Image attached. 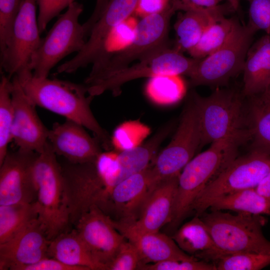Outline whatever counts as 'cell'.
Returning a JSON list of instances; mask_svg holds the SVG:
<instances>
[{
    "label": "cell",
    "mask_w": 270,
    "mask_h": 270,
    "mask_svg": "<svg viewBox=\"0 0 270 270\" xmlns=\"http://www.w3.org/2000/svg\"><path fill=\"white\" fill-rule=\"evenodd\" d=\"M16 76L34 105L81 124L92 132L105 150L112 149L111 136L92 112L90 103L94 97L88 94L84 83L36 78L30 69Z\"/></svg>",
    "instance_id": "cell-1"
},
{
    "label": "cell",
    "mask_w": 270,
    "mask_h": 270,
    "mask_svg": "<svg viewBox=\"0 0 270 270\" xmlns=\"http://www.w3.org/2000/svg\"><path fill=\"white\" fill-rule=\"evenodd\" d=\"M244 134L210 144L206 150L195 156L178 177V186L170 227L176 228L192 211L202 192L238 156L240 144L248 139Z\"/></svg>",
    "instance_id": "cell-2"
},
{
    "label": "cell",
    "mask_w": 270,
    "mask_h": 270,
    "mask_svg": "<svg viewBox=\"0 0 270 270\" xmlns=\"http://www.w3.org/2000/svg\"><path fill=\"white\" fill-rule=\"evenodd\" d=\"M48 140L33 166L38 220L50 240L68 230L70 224L61 166Z\"/></svg>",
    "instance_id": "cell-3"
},
{
    "label": "cell",
    "mask_w": 270,
    "mask_h": 270,
    "mask_svg": "<svg viewBox=\"0 0 270 270\" xmlns=\"http://www.w3.org/2000/svg\"><path fill=\"white\" fill-rule=\"evenodd\" d=\"M216 246L226 254L250 252L270 254V241L262 228L266 219L260 214L222 210L204 212L200 216Z\"/></svg>",
    "instance_id": "cell-4"
},
{
    "label": "cell",
    "mask_w": 270,
    "mask_h": 270,
    "mask_svg": "<svg viewBox=\"0 0 270 270\" xmlns=\"http://www.w3.org/2000/svg\"><path fill=\"white\" fill-rule=\"evenodd\" d=\"M200 59L190 58L168 46L160 48L140 59L132 66L110 73L86 86L92 97L110 92L118 96L124 84L142 78L165 75H186L192 74Z\"/></svg>",
    "instance_id": "cell-5"
},
{
    "label": "cell",
    "mask_w": 270,
    "mask_h": 270,
    "mask_svg": "<svg viewBox=\"0 0 270 270\" xmlns=\"http://www.w3.org/2000/svg\"><path fill=\"white\" fill-rule=\"evenodd\" d=\"M201 133L200 147L231 136L248 134L244 127V108L239 94L218 89L207 96L194 93Z\"/></svg>",
    "instance_id": "cell-6"
},
{
    "label": "cell",
    "mask_w": 270,
    "mask_h": 270,
    "mask_svg": "<svg viewBox=\"0 0 270 270\" xmlns=\"http://www.w3.org/2000/svg\"><path fill=\"white\" fill-rule=\"evenodd\" d=\"M83 10L82 4L76 2L72 3L42 38L28 65L34 76L48 78L60 60L82 49L87 40L82 24L78 21Z\"/></svg>",
    "instance_id": "cell-7"
},
{
    "label": "cell",
    "mask_w": 270,
    "mask_h": 270,
    "mask_svg": "<svg viewBox=\"0 0 270 270\" xmlns=\"http://www.w3.org/2000/svg\"><path fill=\"white\" fill-rule=\"evenodd\" d=\"M200 146L198 112L190 97L170 142L156 156L148 168L150 190L164 180L178 176Z\"/></svg>",
    "instance_id": "cell-8"
},
{
    "label": "cell",
    "mask_w": 270,
    "mask_h": 270,
    "mask_svg": "<svg viewBox=\"0 0 270 270\" xmlns=\"http://www.w3.org/2000/svg\"><path fill=\"white\" fill-rule=\"evenodd\" d=\"M270 172V155L256 150L237 156L202 192L192 211L200 216L217 199L230 194L256 188Z\"/></svg>",
    "instance_id": "cell-9"
},
{
    "label": "cell",
    "mask_w": 270,
    "mask_h": 270,
    "mask_svg": "<svg viewBox=\"0 0 270 270\" xmlns=\"http://www.w3.org/2000/svg\"><path fill=\"white\" fill-rule=\"evenodd\" d=\"M175 12L170 4L162 12L142 18L138 22L136 37L130 46L114 54L98 69L91 70L84 83L88 84L168 46L170 21Z\"/></svg>",
    "instance_id": "cell-10"
},
{
    "label": "cell",
    "mask_w": 270,
    "mask_h": 270,
    "mask_svg": "<svg viewBox=\"0 0 270 270\" xmlns=\"http://www.w3.org/2000/svg\"><path fill=\"white\" fill-rule=\"evenodd\" d=\"M254 34L240 24L226 44L200 60L188 76L191 85H223L242 72Z\"/></svg>",
    "instance_id": "cell-11"
},
{
    "label": "cell",
    "mask_w": 270,
    "mask_h": 270,
    "mask_svg": "<svg viewBox=\"0 0 270 270\" xmlns=\"http://www.w3.org/2000/svg\"><path fill=\"white\" fill-rule=\"evenodd\" d=\"M94 162L74 164L66 161L60 165L70 224L75 225L93 206L104 212L106 210L110 196Z\"/></svg>",
    "instance_id": "cell-12"
},
{
    "label": "cell",
    "mask_w": 270,
    "mask_h": 270,
    "mask_svg": "<svg viewBox=\"0 0 270 270\" xmlns=\"http://www.w3.org/2000/svg\"><path fill=\"white\" fill-rule=\"evenodd\" d=\"M36 0H24L14 24L10 42L0 54V68L10 78L26 69L40 46Z\"/></svg>",
    "instance_id": "cell-13"
},
{
    "label": "cell",
    "mask_w": 270,
    "mask_h": 270,
    "mask_svg": "<svg viewBox=\"0 0 270 270\" xmlns=\"http://www.w3.org/2000/svg\"><path fill=\"white\" fill-rule=\"evenodd\" d=\"M38 154L20 148L8 150L0 164V205L36 202L33 166Z\"/></svg>",
    "instance_id": "cell-14"
},
{
    "label": "cell",
    "mask_w": 270,
    "mask_h": 270,
    "mask_svg": "<svg viewBox=\"0 0 270 270\" xmlns=\"http://www.w3.org/2000/svg\"><path fill=\"white\" fill-rule=\"evenodd\" d=\"M14 110L12 141L18 148L41 152L48 138L49 129L42 122L33 102L25 93L16 75L10 82Z\"/></svg>",
    "instance_id": "cell-15"
},
{
    "label": "cell",
    "mask_w": 270,
    "mask_h": 270,
    "mask_svg": "<svg viewBox=\"0 0 270 270\" xmlns=\"http://www.w3.org/2000/svg\"><path fill=\"white\" fill-rule=\"evenodd\" d=\"M74 226L91 254L108 270V264L126 240L114 226L112 218L98 206H93Z\"/></svg>",
    "instance_id": "cell-16"
},
{
    "label": "cell",
    "mask_w": 270,
    "mask_h": 270,
    "mask_svg": "<svg viewBox=\"0 0 270 270\" xmlns=\"http://www.w3.org/2000/svg\"><path fill=\"white\" fill-rule=\"evenodd\" d=\"M50 241L38 218L0 244V270H20L48 257Z\"/></svg>",
    "instance_id": "cell-17"
},
{
    "label": "cell",
    "mask_w": 270,
    "mask_h": 270,
    "mask_svg": "<svg viewBox=\"0 0 270 270\" xmlns=\"http://www.w3.org/2000/svg\"><path fill=\"white\" fill-rule=\"evenodd\" d=\"M85 128L74 122L66 120L54 122L49 130L48 140L57 156L74 164L94 162L102 152V145Z\"/></svg>",
    "instance_id": "cell-18"
},
{
    "label": "cell",
    "mask_w": 270,
    "mask_h": 270,
    "mask_svg": "<svg viewBox=\"0 0 270 270\" xmlns=\"http://www.w3.org/2000/svg\"><path fill=\"white\" fill-rule=\"evenodd\" d=\"M112 220L118 232L136 247L140 256L141 264L156 263L169 260L197 258L182 250L172 236L159 232H140L129 223Z\"/></svg>",
    "instance_id": "cell-19"
},
{
    "label": "cell",
    "mask_w": 270,
    "mask_h": 270,
    "mask_svg": "<svg viewBox=\"0 0 270 270\" xmlns=\"http://www.w3.org/2000/svg\"><path fill=\"white\" fill-rule=\"evenodd\" d=\"M178 177L164 180L156 186L145 200L138 219L128 223L142 232H158L163 226L169 224L172 216Z\"/></svg>",
    "instance_id": "cell-20"
},
{
    "label": "cell",
    "mask_w": 270,
    "mask_h": 270,
    "mask_svg": "<svg viewBox=\"0 0 270 270\" xmlns=\"http://www.w3.org/2000/svg\"><path fill=\"white\" fill-rule=\"evenodd\" d=\"M150 192L148 168L116 184L110 194L106 214L114 212L119 222H132L138 218Z\"/></svg>",
    "instance_id": "cell-21"
},
{
    "label": "cell",
    "mask_w": 270,
    "mask_h": 270,
    "mask_svg": "<svg viewBox=\"0 0 270 270\" xmlns=\"http://www.w3.org/2000/svg\"><path fill=\"white\" fill-rule=\"evenodd\" d=\"M244 96L252 98L270 86V36L266 34L251 46L242 70Z\"/></svg>",
    "instance_id": "cell-22"
},
{
    "label": "cell",
    "mask_w": 270,
    "mask_h": 270,
    "mask_svg": "<svg viewBox=\"0 0 270 270\" xmlns=\"http://www.w3.org/2000/svg\"><path fill=\"white\" fill-rule=\"evenodd\" d=\"M178 247L198 260L214 263L226 254L218 248L205 223L195 216L172 236Z\"/></svg>",
    "instance_id": "cell-23"
},
{
    "label": "cell",
    "mask_w": 270,
    "mask_h": 270,
    "mask_svg": "<svg viewBox=\"0 0 270 270\" xmlns=\"http://www.w3.org/2000/svg\"><path fill=\"white\" fill-rule=\"evenodd\" d=\"M48 256L86 270H107L92 256L75 229L62 232L51 240Z\"/></svg>",
    "instance_id": "cell-24"
},
{
    "label": "cell",
    "mask_w": 270,
    "mask_h": 270,
    "mask_svg": "<svg viewBox=\"0 0 270 270\" xmlns=\"http://www.w3.org/2000/svg\"><path fill=\"white\" fill-rule=\"evenodd\" d=\"M138 0H109L94 25L82 49L70 60H79L90 54L114 27L133 14Z\"/></svg>",
    "instance_id": "cell-25"
},
{
    "label": "cell",
    "mask_w": 270,
    "mask_h": 270,
    "mask_svg": "<svg viewBox=\"0 0 270 270\" xmlns=\"http://www.w3.org/2000/svg\"><path fill=\"white\" fill-rule=\"evenodd\" d=\"M172 128L170 124L166 125L146 143L132 149L118 152L120 182L144 171L150 166L156 156L160 144L168 135Z\"/></svg>",
    "instance_id": "cell-26"
},
{
    "label": "cell",
    "mask_w": 270,
    "mask_h": 270,
    "mask_svg": "<svg viewBox=\"0 0 270 270\" xmlns=\"http://www.w3.org/2000/svg\"><path fill=\"white\" fill-rule=\"evenodd\" d=\"M224 13L184 12L174 25L176 38L173 48L182 53L188 52L198 43L208 24L224 16Z\"/></svg>",
    "instance_id": "cell-27"
},
{
    "label": "cell",
    "mask_w": 270,
    "mask_h": 270,
    "mask_svg": "<svg viewBox=\"0 0 270 270\" xmlns=\"http://www.w3.org/2000/svg\"><path fill=\"white\" fill-rule=\"evenodd\" d=\"M250 98L247 130L252 150L270 155V96L264 92Z\"/></svg>",
    "instance_id": "cell-28"
},
{
    "label": "cell",
    "mask_w": 270,
    "mask_h": 270,
    "mask_svg": "<svg viewBox=\"0 0 270 270\" xmlns=\"http://www.w3.org/2000/svg\"><path fill=\"white\" fill-rule=\"evenodd\" d=\"M210 211L232 210L236 213L270 215V198L260 194L256 188L240 190L216 200Z\"/></svg>",
    "instance_id": "cell-29"
},
{
    "label": "cell",
    "mask_w": 270,
    "mask_h": 270,
    "mask_svg": "<svg viewBox=\"0 0 270 270\" xmlns=\"http://www.w3.org/2000/svg\"><path fill=\"white\" fill-rule=\"evenodd\" d=\"M240 25L234 17L224 16L212 22L198 43L188 53L192 58L202 59L222 47Z\"/></svg>",
    "instance_id": "cell-30"
},
{
    "label": "cell",
    "mask_w": 270,
    "mask_h": 270,
    "mask_svg": "<svg viewBox=\"0 0 270 270\" xmlns=\"http://www.w3.org/2000/svg\"><path fill=\"white\" fill-rule=\"evenodd\" d=\"M38 218L36 202L0 205V244L4 242Z\"/></svg>",
    "instance_id": "cell-31"
},
{
    "label": "cell",
    "mask_w": 270,
    "mask_h": 270,
    "mask_svg": "<svg viewBox=\"0 0 270 270\" xmlns=\"http://www.w3.org/2000/svg\"><path fill=\"white\" fill-rule=\"evenodd\" d=\"M148 98L159 105H170L180 101L186 92L180 76L165 74L149 78L145 88Z\"/></svg>",
    "instance_id": "cell-32"
},
{
    "label": "cell",
    "mask_w": 270,
    "mask_h": 270,
    "mask_svg": "<svg viewBox=\"0 0 270 270\" xmlns=\"http://www.w3.org/2000/svg\"><path fill=\"white\" fill-rule=\"evenodd\" d=\"M10 78L2 74L0 82V164L6 156L12 141L14 110Z\"/></svg>",
    "instance_id": "cell-33"
},
{
    "label": "cell",
    "mask_w": 270,
    "mask_h": 270,
    "mask_svg": "<svg viewBox=\"0 0 270 270\" xmlns=\"http://www.w3.org/2000/svg\"><path fill=\"white\" fill-rule=\"evenodd\" d=\"M213 264L216 270H260L270 265V254L250 252L226 254Z\"/></svg>",
    "instance_id": "cell-34"
},
{
    "label": "cell",
    "mask_w": 270,
    "mask_h": 270,
    "mask_svg": "<svg viewBox=\"0 0 270 270\" xmlns=\"http://www.w3.org/2000/svg\"><path fill=\"white\" fill-rule=\"evenodd\" d=\"M149 132L150 128L138 120L123 122L111 136L112 148L120 152L136 148L141 144Z\"/></svg>",
    "instance_id": "cell-35"
},
{
    "label": "cell",
    "mask_w": 270,
    "mask_h": 270,
    "mask_svg": "<svg viewBox=\"0 0 270 270\" xmlns=\"http://www.w3.org/2000/svg\"><path fill=\"white\" fill-rule=\"evenodd\" d=\"M118 153L114 150L102 152L94 162L96 170L110 196L114 186L120 182Z\"/></svg>",
    "instance_id": "cell-36"
},
{
    "label": "cell",
    "mask_w": 270,
    "mask_h": 270,
    "mask_svg": "<svg viewBox=\"0 0 270 270\" xmlns=\"http://www.w3.org/2000/svg\"><path fill=\"white\" fill-rule=\"evenodd\" d=\"M24 0H0V54L10 42L12 28Z\"/></svg>",
    "instance_id": "cell-37"
},
{
    "label": "cell",
    "mask_w": 270,
    "mask_h": 270,
    "mask_svg": "<svg viewBox=\"0 0 270 270\" xmlns=\"http://www.w3.org/2000/svg\"><path fill=\"white\" fill-rule=\"evenodd\" d=\"M247 26L254 32L263 30L270 36V0H248Z\"/></svg>",
    "instance_id": "cell-38"
},
{
    "label": "cell",
    "mask_w": 270,
    "mask_h": 270,
    "mask_svg": "<svg viewBox=\"0 0 270 270\" xmlns=\"http://www.w3.org/2000/svg\"><path fill=\"white\" fill-rule=\"evenodd\" d=\"M141 258L136 247L126 238L108 265V270H138Z\"/></svg>",
    "instance_id": "cell-39"
},
{
    "label": "cell",
    "mask_w": 270,
    "mask_h": 270,
    "mask_svg": "<svg viewBox=\"0 0 270 270\" xmlns=\"http://www.w3.org/2000/svg\"><path fill=\"white\" fill-rule=\"evenodd\" d=\"M142 270H216L214 264L194 258L188 260H169L156 263L141 264Z\"/></svg>",
    "instance_id": "cell-40"
},
{
    "label": "cell",
    "mask_w": 270,
    "mask_h": 270,
    "mask_svg": "<svg viewBox=\"0 0 270 270\" xmlns=\"http://www.w3.org/2000/svg\"><path fill=\"white\" fill-rule=\"evenodd\" d=\"M76 0H36L38 7V21L40 34L43 32L49 22L68 8Z\"/></svg>",
    "instance_id": "cell-41"
},
{
    "label": "cell",
    "mask_w": 270,
    "mask_h": 270,
    "mask_svg": "<svg viewBox=\"0 0 270 270\" xmlns=\"http://www.w3.org/2000/svg\"><path fill=\"white\" fill-rule=\"evenodd\" d=\"M223 0L228 2V0H170V3L176 12L194 11L216 14L225 12L226 8L219 5Z\"/></svg>",
    "instance_id": "cell-42"
},
{
    "label": "cell",
    "mask_w": 270,
    "mask_h": 270,
    "mask_svg": "<svg viewBox=\"0 0 270 270\" xmlns=\"http://www.w3.org/2000/svg\"><path fill=\"white\" fill-rule=\"evenodd\" d=\"M170 4V0H138L133 15L142 18L158 14Z\"/></svg>",
    "instance_id": "cell-43"
},
{
    "label": "cell",
    "mask_w": 270,
    "mask_h": 270,
    "mask_svg": "<svg viewBox=\"0 0 270 270\" xmlns=\"http://www.w3.org/2000/svg\"><path fill=\"white\" fill-rule=\"evenodd\" d=\"M20 270H86L84 268L68 266L52 258L46 257L38 262L22 267Z\"/></svg>",
    "instance_id": "cell-44"
},
{
    "label": "cell",
    "mask_w": 270,
    "mask_h": 270,
    "mask_svg": "<svg viewBox=\"0 0 270 270\" xmlns=\"http://www.w3.org/2000/svg\"><path fill=\"white\" fill-rule=\"evenodd\" d=\"M109 0H96L94 11L89 18L82 24L86 36L88 38L94 25L104 11Z\"/></svg>",
    "instance_id": "cell-45"
},
{
    "label": "cell",
    "mask_w": 270,
    "mask_h": 270,
    "mask_svg": "<svg viewBox=\"0 0 270 270\" xmlns=\"http://www.w3.org/2000/svg\"><path fill=\"white\" fill-rule=\"evenodd\" d=\"M256 188L261 194L270 198V172Z\"/></svg>",
    "instance_id": "cell-46"
},
{
    "label": "cell",
    "mask_w": 270,
    "mask_h": 270,
    "mask_svg": "<svg viewBox=\"0 0 270 270\" xmlns=\"http://www.w3.org/2000/svg\"><path fill=\"white\" fill-rule=\"evenodd\" d=\"M240 0H228V3L230 4L234 10H236L238 7Z\"/></svg>",
    "instance_id": "cell-47"
},
{
    "label": "cell",
    "mask_w": 270,
    "mask_h": 270,
    "mask_svg": "<svg viewBox=\"0 0 270 270\" xmlns=\"http://www.w3.org/2000/svg\"><path fill=\"white\" fill-rule=\"evenodd\" d=\"M264 92L266 93L270 96V90H267Z\"/></svg>",
    "instance_id": "cell-48"
},
{
    "label": "cell",
    "mask_w": 270,
    "mask_h": 270,
    "mask_svg": "<svg viewBox=\"0 0 270 270\" xmlns=\"http://www.w3.org/2000/svg\"><path fill=\"white\" fill-rule=\"evenodd\" d=\"M267 90H270V86L268 89Z\"/></svg>",
    "instance_id": "cell-49"
}]
</instances>
